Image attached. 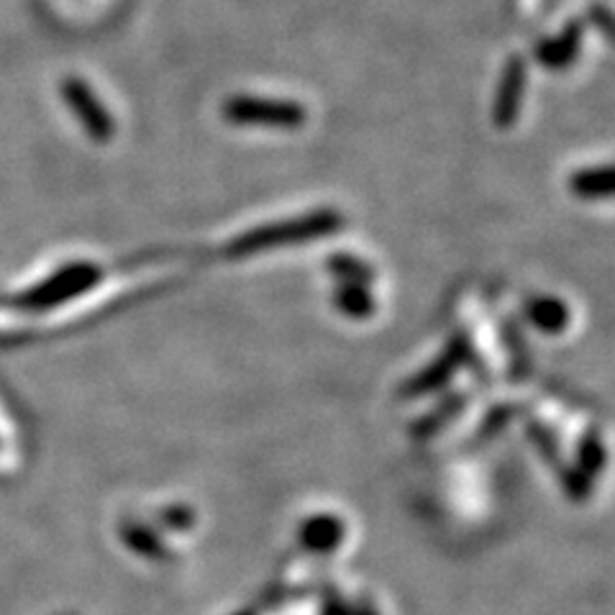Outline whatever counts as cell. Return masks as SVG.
<instances>
[{"instance_id": "1", "label": "cell", "mask_w": 615, "mask_h": 615, "mask_svg": "<svg viewBox=\"0 0 615 615\" xmlns=\"http://www.w3.org/2000/svg\"><path fill=\"white\" fill-rule=\"evenodd\" d=\"M221 114L234 126H262V129L295 131L306 123V108L298 100L262 98V95H232L221 106Z\"/></svg>"}, {"instance_id": "2", "label": "cell", "mask_w": 615, "mask_h": 615, "mask_svg": "<svg viewBox=\"0 0 615 615\" xmlns=\"http://www.w3.org/2000/svg\"><path fill=\"white\" fill-rule=\"evenodd\" d=\"M341 228V216L336 211H316L310 216H300L285 224L270 226V228H257V232L244 234L239 241L234 244L236 255H249V251L267 249L270 244H285V241H303L314 239V236L333 234Z\"/></svg>"}, {"instance_id": "3", "label": "cell", "mask_w": 615, "mask_h": 615, "mask_svg": "<svg viewBox=\"0 0 615 615\" xmlns=\"http://www.w3.org/2000/svg\"><path fill=\"white\" fill-rule=\"evenodd\" d=\"M59 93L67 103V108L72 110V116L78 118L87 137L93 142H108L116 133L114 116L108 114V108L103 106V100L93 93V87L80 78H64L59 85Z\"/></svg>"}, {"instance_id": "4", "label": "cell", "mask_w": 615, "mask_h": 615, "mask_svg": "<svg viewBox=\"0 0 615 615\" xmlns=\"http://www.w3.org/2000/svg\"><path fill=\"white\" fill-rule=\"evenodd\" d=\"M525 93V62L521 55H513L506 59L502 75L498 83V93H495L493 106V121L498 129H513L518 116H521Z\"/></svg>"}, {"instance_id": "5", "label": "cell", "mask_w": 615, "mask_h": 615, "mask_svg": "<svg viewBox=\"0 0 615 615\" xmlns=\"http://www.w3.org/2000/svg\"><path fill=\"white\" fill-rule=\"evenodd\" d=\"M582 36H584V24L580 19H572L557 36L541 39L533 55H536L539 64L546 67V70L554 72L567 70V67H572L575 59L580 57Z\"/></svg>"}, {"instance_id": "6", "label": "cell", "mask_w": 615, "mask_h": 615, "mask_svg": "<svg viewBox=\"0 0 615 615\" xmlns=\"http://www.w3.org/2000/svg\"><path fill=\"white\" fill-rule=\"evenodd\" d=\"M569 188L577 192L580 198L595 200V198H607L613 192V169L611 167H590L582 173L572 175Z\"/></svg>"}, {"instance_id": "7", "label": "cell", "mask_w": 615, "mask_h": 615, "mask_svg": "<svg viewBox=\"0 0 615 615\" xmlns=\"http://www.w3.org/2000/svg\"><path fill=\"white\" fill-rule=\"evenodd\" d=\"M308 531H314V533H308V544L316 546V549H326V546L331 549V546L341 539V529L336 525V521H331V518L329 521L321 518V521L310 523Z\"/></svg>"}, {"instance_id": "8", "label": "cell", "mask_w": 615, "mask_h": 615, "mask_svg": "<svg viewBox=\"0 0 615 615\" xmlns=\"http://www.w3.org/2000/svg\"><path fill=\"white\" fill-rule=\"evenodd\" d=\"M533 318H536L539 326H544L546 331H557L561 323L567 321V310L554 300L539 303L536 310H533Z\"/></svg>"}, {"instance_id": "9", "label": "cell", "mask_w": 615, "mask_h": 615, "mask_svg": "<svg viewBox=\"0 0 615 615\" xmlns=\"http://www.w3.org/2000/svg\"><path fill=\"white\" fill-rule=\"evenodd\" d=\"M590 19H592V24L600 26V32L605 34V39H613V16L605 5H595V9H590Z\"/></svg>"}]
</instances>
